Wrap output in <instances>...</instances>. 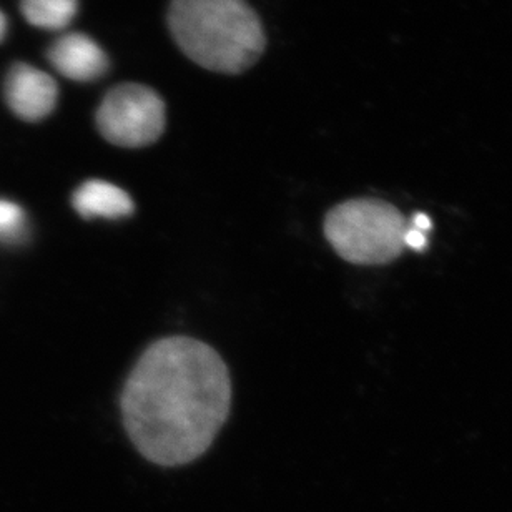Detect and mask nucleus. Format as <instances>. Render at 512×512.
<instances>
[{
    "label": "nucleus",
    "mask_w": 512,
    "mask_h": 512,
    "mask_svg": "<svg viewBox=\"0 0 512 512\" xmlns=\"http://www.w3.org/2000/svg\"><path fill=\"white\" fill-rule=\"evenodd\" d=\"M5 34H7V17L0 10V42L5 39Z\"/></svg>",
    "instance_id": "nucleus-12"
},
{
    "label": "nucleus",
    "mask_w": 512,
    "mask_h": 512,
    "mask_svg": "<svg viewBox=\"0 0 512 512\" xmlns=\"http://www.w3.org/2000/svg\"><path fill=\"white\" fill-rule=\"evenodd\" d=\"M72 205L80 217L117 218L128 217L133 213L132 198L122 188L102 180H89L77 188L72 197Z\"/></svg>",
    "instance_id": "nucleus-7"
},
{
    "label": "nucleus",
    "mask_w": 512,
    "mask_h": 512,
    "mask_svg": "<svg viewBox=\"0 0 512 512\" xmlns=\"http://www.w3.org/2000/svg\"><path fill=\"white\" fill-rule=\"evenodd\" d=\"M25 20L45 30H62L74 20L79 0H22Z\"/></svg>",
    "instance_id": "nucleus-8"
},
{
    "label": "nucleus",
    "mask_w": 512,
    "mask_h": 512,
    "mask_svg": "<svg viewBox=\"0 0 512 512\" xmlns=\"http://www.w3.org/2000/svg\"><path fill=\"white\" fill-rule=\"evenodd\" d=\"M232 383L212 346L187 336L153 343L120 399L128 436L143 458L183 466L207 453L230 414Z\"/></svg>",
    "instance_id": "nucleus-1"
},
{
    "label": "nucleus",
    "mask_w": 512,
    "mask_h": 512,
    "mask_svg": "<svg viewBox=\"0 0 512 512\" xmlns=\"http://www.w3.org/2000/svg\"><path fill=\"white\" fill-rule=\"evenodd\" d=\"M403 243L404 248H411L414 252H423L426 243H428V238H426V233L419 232V230L409 225L408 230L404 233Z\"/></svg>",
    "instance_id": "nucleus-10"
},
{
    "label": "nucleus",
    "mask_w": 512,
    "mask_h": 512,
    "mask_svg": "<svg viewBox=\"0 0 512 512\" xmlns=\"http://www.w3.org/2000/svg\"><path fill=\"white\" fill-rule=\"evenodd\" d=\"M409 223L398 208L375 198L340 203L325 218V237L343 260L386 265L404 250Z\"/></svg>",
    "instance_id": "nucleus-3"
},
{
    "label": "nucleus",
    "mask_w": 512,
    "mask_h": 512,
    "mask_svg": "<svg viewBox=\"0 0 512 512\" xmlns=\"http://www.w3.org/2000/svg\"><path fill=\"white\" fill-rule=\"evenodd\" d=\"M97 127L112 145L142 148L165 130V104L155 90L124 84L110 90L97 110Z\"/></svg>",
    "instance_id": "nucleus-4"
},
{
    "label": "nucleus",
    "mask_w": 512,
    "mask_h": 512,
    "mask_svg": "<svg viewBox=\"0 0 512 512\" xmlns=\"http://www.w3.org/2000/svg\"><path fill=\"white\" fill-rule=\"evenodd\" d=\"M173 39L188 59L220 74H242L265 50V32L245 0H173Z\"/></svg>",
    "instance_id": "nucleus-2"
},
{
    "label": "nucleus",
    "mask_w": 512,
    "mask_h": 512,
    "mask_svg": "<svg viewBox=\"0 0 512 512\" xmlns=\"http://www.w3.org/2000/svg\"><path fill=\"white\" fill-rule=\"evenodd\" d=\"M5 100L25 122H39L52 114L59 89L55 80L29 64H15L5 79Z\"/></svg>",
    "instance_id": "nucleus-5"
},
{
    "label": "nucleus",
    "mask_w": 512,
    "mask_h": 512,
    "mask_svg": "<svg viewBox=\"0 0 512 512\" xmlns=\"http://www.w3.org/2000/svg\"><path fill=\"white\" fill-rule=\"evenodd\" d=\"M411 227L416 228L419 232H429L431 227H433V223L429 220L428 215H424V213H416L413 217V222H411Z\"/></svg>",
    "instance_id": "nucleus-11"
},
{
    "label": "nucleus",
    "mask_w": 512,
    "mask_h": 512,
    "mask_svg": "<svg viewBox=\"0 0 512 512\" xmlns=\"http://www.w3.org/2000/svg\"><path fill=\"white\" fill-rule=\"evenodd\" d=\"M49 60L60 75L75 82H92L109 69V57L89 35H62L49 50Z\"/></svg>",
    "instance_id": "nucleus-6"
},
{
    "label": "nucleus",
    "mask_w": 512,
    "mask_h": 512,
    "mask_svg": "<svg viewBox=\"0 0 512 512\" xmlns=\"http://www.w3.org/2000/svg\"><path fill=\"white\" fill-rule=\"evenodd\" d=\"M25 232V213L14 202L0 198V238L17 240Z\"/></svg>",
    "instance_id": "nucleus-9"
}]
</instances>
